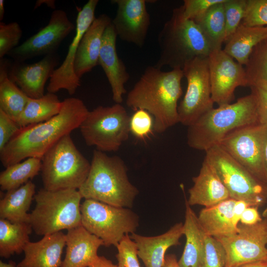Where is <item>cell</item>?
<instances>
[{"label": "cell", "mask_w": 267, "mask_h": 267, "mask_svg": "<svg viewBox=\"0 0 267 267\" xmlns=\"http://www.w3.org/2000/svg\"><path fill=\"white\" fill-rule=\"evenodd\" d=\"M257 123L256 99L251 92L233 103L213 108L188 126L187 144L193 149L206 151L231 132Z\"/></svg>", "instance_id": "4"}, {"label": "cell", "mask_w": 267, "mask_h": 267, "mask_svg": "<svg viewBox=\"0 0 267 267\" xmlns=\"http://www.w3.org/2000/svg\"><path fill=\"white\" fill-rule=\"evenodd\" d=\"M89 112L81 99L65 98L57 115L20 129L0 151L2 165L6 168L30 157L42 159L60 139L79 128Z\"/></svg>", "instance_id": "1"}, {"label": "cell", "mask_w": 267, "mask_h": 267, "mask_svg": "<svg viewBox=\"0 0 267 267\" xmlns=\"http://www.w3.org/2000/svg\"><path fill=\"white\" fill-rule=\"evenodd\" d=\"M46 4L48 7L55 9V0H38L35 4L34 9L38 8L40 6L42 3Z\"/></svg>", "instance_id": "49"}, {"label": "cell", "mask_w": 267, "mask_h": 267, "mask_svg": "<svg viewBox=\"0 0 267 267\" xmlns=\"http://www.w3.org/2000/svg\"><path fill=\"white\" fill-rule=\"evenodd\" d=\"M206 152L205 159L215 170L230 198L259 208L267 204V186L219 144Z\"/></svg>", "instance_id": "10"}, {"label": "cell", "mask_w": 267, "mask_h": 267, "mask_svg": "<svg viewBox=\"0 0 267 267\" xmlns=\"http://www.w3.org/2000/svg\"><path fill=\"white\" fill-rule=\"evenodd\" d=\"M117 6L112 21L117 35L123 41L143 46L150 24L144 0H112Z\"/></svg>", "instance_id": "17"}, {"label": "cell", "mask_w": 267, "mask_h": 267, "mask_svg": "<svg viewBox=\"0 0 267 267\" xmlns=\"http://www.w3.org/2000/svg\"><path fill=\"white\" fill-rule=\"evenodd\" d=\"M265 165H266L267 180V140L266 141L265 148ZM262 216L263 217L265 218H267V204L266 205V206L263 212Z\"/></svg>", "instance_id": "50"}, {"label": "cell", "mask_w": 267, "mask_h": 267, "mask_svg": "<svg viewBox=\"0 0 267 267\" xmlns=\"http://www.w3.org/2000/svg\"><path fill=\"white\" fill-rule=\"evenodd\" d=\"M41 167V159L30 157L6 167L0 174V189L8 191L20 187L38 175Z\"/></svg>", "instance_id": "33"}, {"label": "cell", "mask_w": 267, "mask_h": 267, "mask_svg": "<svg viewBox=\"0 0 267 267\" xmlns=\"http://www.w3.org/2000/svg\"><path fill=\"white\" fill-rule=\"evenodd\" d=\"M130 117L116 103L89 111L79 129L86 144L102 152L116 151L129 138Z\"/></svg>", "instance_id": "9"}, {"label": "cell", "mask_w": 267, "mask_h": 267, "mask_svg": "<svg viewBox=\"0 0 267 267\" xmlns=\"http://www.w3.org/2000/svg\"><path fill=\"white\" fill-rule=\"evenodd\" d=\"M241 24L247 26H267V0H247L246 14Z\"/></svg>", "instance_id": "40"}, {"label": "cell", "mask_w": 267, "mask_h": 267, "mask_svg": "<svg viewBox=\"0 0 267 267\" xmlns=\"http://www.w3.org/2000/svg\"><path fill=\"white\" fill-rule=\"evenodd\" d=\"M232 235L216 238L225 252L224 267L267 260V218L253 225L239 223Z\"/></svg>", "instance_id": "13"}, {"label": "cell", "mask_w": 267, "mask_h": 267, "mask_svg": "<svg viewBox=\"0 0 267 267\" xmlns=\"http://www.w3.org/2000/svg\"><path fill=\"white\" fill-rule=\"evenodd\" d=\"M245 65L249 87L267 85V39L254 48Z\"/></svg>", "instance_id": "34"}, {"label": "cell", "mask_w": 267, "mask_h": 267, "mask_svg": "<svg viewBox=\"0 0 267 267\" xmlns=\"http://www.w3.org/2000/svg\"><path fill=\"white\" fill-rule=\"evenodd\" d=\"M0 267H17L16 263L12 260L8 263H4L0 261Z\"/></svg>", "instance_id": "51"}, {"label": "cell", "mask_w": 267, "mask_h": 267, "mask_svg": "<svg viewBox=\"0 0 267 267\" xmlns=\"http://www.w3.org/2000/svg\"><path fill=\"white\" fill-rule=\"evenodd\" d=\"M22 35V31L17 22H0V59L18 46Z\"/></svg>", "instance_id": "36"}, {"label": "cell", "mask_w": 267, "mask_h": 267, "mask_svg": "<svg viewBox=\"0 0 267 267\" xmlns=\"http://www.w3.org/2000/svg\"><path fill=\"white\" fill-rule=\"evenodd\" d=\"M163 267H180L175 254H167L165 256Z\"/></svg>", "instance_id": "47"}, {"label": "cell", "mask_w": 267, "mask_h": 267, "mask_svg": "<svg viewBox=\"0 0 267 267\" xmlns=\"http://www.w3.org/2000/svg\"><path fill=\"white\" fill-rule=\"evenodd\" d=\"M32 230L29 222H11L0 219V256L7 259L23 252Z\"/></svg>", "instance_id": "31"}, {"label": "cell", "mask_w": 267, "mask_h": 267, "mask_svg": "<svg viewBox=\"0 0 267 267\" xmlns=\"http://www.w3.org/2000/svg\"><path fill=\"white\" fill-rule=\"evenodd\" d=\"M82 198L78 189H40L34 196L35 207L30 213L32 229L44 236L82 225Z\"/></svg>", "instance_id": "6"}, {"label": "cell", "mask_w": 267, "mask_h": 267, "mask_svg": "<svg viewBox=\"0 0 267 267\" xmlns=\"http://www.w3.org/2000/svg\"><path fill=\"white\" fill-rule=\"evenodd\" d=\"M183 235V223L180 222L159 235L146 236L135 232L130 237L135 242L138 258L145 267H163L166 251L172 246L179 245Z\"/></svg>", "instance_id": "20"}, {"label": "cell", "mask_w": 267, "mask_h": 267, "mask_svg": "<svg viewBox=\"0 0 267 267\" xmlns=\"http://www.w3.org/2000/svg\"><path fill=\"white\" fill-rule=\"evenodd\" d=\"M117 37L111 21L103 34L98 65L102 68L110 84L113 100L121 104L127 92L125 85L130 79V74L117 52Z\"/></svg>", "instance_id": "19"}, {"label": "cell", "mask_w": 267, "mask_h": 267, "mask_svg": "<svg viewBox=\"0 0 267 267\" xmlns=\"http://www.w3.org/2000/svg\"><path fill=\"white\" fill-rule=\"evenodd\" d=\"M183 77L180 69L165 72L148 66L128 93L126 104L134 111H148L154 118V131L162 133L179 123L178 102Z\"/></svg>", "instance_id": "2"}, {"label": "cell", "mask_w": 267, "mask_h": 267, "mask_svg": "<svg viewBox=\"0 0 267 267\" xmlns=\"http://www.w3.org/2000/svg\"><path fill=\"white\" fill-rule=\"evenodd\" d=\"M249 206V204L244 201H235L233 209V222L235 226L238 227L243 213Z\"/></svg>", "instance_id": "45"}, {"label": "cell", "mask_w": 267, "mask_h": 267, "mask_svg": "<svg viewBox=\"0 0 267 267\" xmlns=\"http://www.w3.org/2000/svg\"><path fill=\"white\" fill-rule=\"evenodd\" d=\"M182 71L187 88L178 111L179 123L188 127L214 108L208 57L193 59Z\"/></svg>", "instance_id": "12"}, {"label": "cell", "mask_w": 267, "mask_h": 267, "mask_svg": "<svg viewBox=\"0 0 267 267\" xmlns=\"http://www.w3.org/2000/svg\"><path fill=\"white\" fill-rule=\"evenodd\" d=\"M187 201L191 206L209 207L230 198L227 189L214 168L204 159L198 175L192 178Z\"/></svg>", "instance_id": "22"}, {"label": "cell", "mask_w": 267, "mask_h": 267, "mask_svg": "<svg viewBox=\"0 0 267 267\" xmlns=\"http://www.w3.org/2000/svg\"><path fill=\"white\" fill-rule=\"evenodd\" d=\"M81 222L88 231L101 239L104 246H117L124 237L135 232L139 218L131 208L112 206L93 199L81 205Z\"/></svg>", "instance_id": "8"}, {"label": "cell", "mask_w": 267, "mask_h": 267, "mask_svg": "<svg viewBox=\"0 0 267 267\" xmlns=\"http://www.w3.org/2000/svg\"><path fill=\"white\" fill-rule=\"evenodd\" d=\"M62 104L54 93L48 92L38 98L29 97L17 123L22 128L47 121L60 112Z\"/></svg>", "instance_id": "30"}, {"label": "cell", "mask_w": 267, "mask_h": 267, "mask_svg": "<svg viewBox=\"0 0 267 267\" xmlns=\"http://www.w3.org/2000/svg\"><path fill=\"white\" fill-rule=\"evenodd\" d=\"M154 118L148 111L138 109L130 117V133L138 139H144L154 131Z\"/></svg>", "instance_id": "38"}, {"label": "cell", "mask_w": 267, "mask_h": 267, "mask_svg": "<svg viewBox=\"0 0 267 267\" xmlns=\"http://www.w3.org/2000/svg\"><path fill=\"white\" fill-rule=\"evenodd\" d=\"M98 0H89L80 9L76 19L75 36L70 44L66 57L62 64L54 71L46 87L48 92L56 93L66 90L73 95L81 86V79L75 74L74 63L80 41L95 19V11Z\"/></svg>", "instance_id": "16"}, {"label": "cell", "mask_w": 267, "mask_h": 267, "mask_svg": "<svg viewBox=\"0 0 267 267\" xmlns=\"http://www.w3.org/2000/svg\"><path fill=\"white\" fill-rule=\"evenodd\" d=\"M185 205L183 226L186 242L178 263L180 267H202L206 235L186 198Z\"/></svg>", "instance_id": "25"}, {"label": "cell", "mask_w": 267, "mask_h": 267, "mask_svg": "<svg viewBox=\"0 0 267 267\" xmlns=\"http://www.w3.org/2000/svg\"><path fill=\"white\" fill-rule=\"evenodd\" d=\"M235 201L229 198L200 211L198 219L206 235L215 238L227 237L238 232V228L233 222Z\"/></svg>", "instance_id": "26"}, {"label": "cell", "mask_w": 267, "mask_h": 267, "mask_svg": "<svg viewBox=\"0 0 267 267\" xmlns=\"http://www.w3.org/2000/svg\"><path fill=\"white\" fill-rule=\"evenodd\" d=\"M267 140V127L257 123L231 132L218 144L256 178L267 185L265 162Z\"/></svg>", "instance_id": "11"}, {"label": "cell", "mask_w": 267, "mask_h": 267, "mask_svg": "<svg viewBox=\"0 0 267 267\" xmlns=\"http://www.w3.org/2000/svg\"><path fill=\"white\" fill-rule=\"evenodd\" d=\"M10 61L0 59V109L17 122L29 97L8 77Z\"/></svg>", "instance_id": "29"}, {"label": "cell", "mask_w": 267, "mask_h": 267, "mask_svg": "<svg viewBox=\"0 0 267 267\" xmlns=\"http://www.w3.org/2000/svg\"><path fill=\"white\" fill-rule=\"evenodd\" d=\"M57 52L44 56L40 61L27 64L24 62H10L8 75L29 97L38 98L44 95V87L59 62Z\"/></svg>", "instance_id": "18"}, {"label": "cell", "mask_w": 267, "mask_h": 267, "mask_svg": "<svg viewBox=\"0 0 267 267\" xmlns=\"http://www.w3.org/2000/svg\"><path fill=\"white\" fill-rule=\"evenodd\" d=\"M238 267H267V260L248 263Z\"/></svg>", "instance_id": "48"}, {"label": "cell", "mask_w": 267, "mask_h": 267, "mask_svg": "<svg viewBox=\"0 0 267 267\" xmlns=\"http://www.w3.org/2000/svg\"><path fill=\"white\" fill-rule=\"evenodd\" d=\"M66 254L61 267H88L98 257L103 241L82 225L67 230Z\"/></svg>", "instance_id": "21"}, {"label": "cell", "mask_w": 267, "mask_h": 267, "mask_svg": "<svg viewBox=\"0 0 267 267\" xmlns=\"http://www.w3.org/2000/svg\"><path fill=\"white\" fill-rule=\"evenodd\" d=\"M225 252L216 238L206 235L202 267H224Z\"/></svg>", "instance_id": "37"}, {"label": "cell", "mask_w": 267, "mask_h": 267, "mask_svg": "<svg viewBox=\"0 0 267 267\" xmlns=\"http://www.w3.org/2000/svg\"><path fill=\"white\" fill-rule=\"evenodd\" d=\"M35 184L29 180L20 187L6 191L0 201V219L11 222H29V210L36 194Z\"/></svg>", "instance_id": "27"}, {"label": "cell", "mask_w": 267, "mask_h": 267, "mask_svg": "<svg viewBox=\"0 0 267 267\" xmlns=\"http://www.w3.org/2000/svg\"><path fill=\"white\" fill-rule=\"evenodd\" d=\"M250 88L256 99L259 123L267 127V85Z\"/></svg>", "instance_id": "43"}, {"label": "cell", "mask_w": 267, "mask_h": 267, "mask_svg": "<svg viewBox=\"0 0 267 267\" xmlns=\"http://www.w3.org/2000/svg\"><path fill=\"white\" fill-rule=\"evenodd\" d=\"M160 55L154 65L182 70L193 59L208 57L212 48L199 26L185 18L182 6L173 10L158 37Z\"/></svg>", "instance_id": "5"}, {"label": "cell", "mask_w": 267, "mask_h": 267, "mask_svg": "<svg viewBox=\"0 0 267 267\" xmlns=\"http://www.w3.org/2000/svg\"><path fill=\"white\" fill-rule=\"evenodd\" d=\"M20 129L17 122L11 119L0 109V151Z\"/></svg>", "instance_id": "42"}, {"label": "cell", "mask_w": 267, "mask_h": 267, "mask_svg": "<svg viewBox=\"0 0 267 267\" xmlns=\"http://www.w3.org/2000/svg\"><path fill=\"white\" fill-rule=\"evenodd\" d=\"M90 163L76 146L70 134L60 139L42 158L44 188L78 189L86 181Z\"/></svg>", "instance_id": "7"}, {"label": "cell", "mask_w": 267, "mask_h": 267, "mask_svg": "<svg viewBox=\"0 0 267 267\" xmlns=\"http://www.w3.org/2000/svg\"><path fill=\"white\" fill-rule=\"evenodd\" d=\"M75 29L76 25L69 20L65 11L54 10L44 27L12 50L8 55L13 61L24 62L57 52L62 42Z\"/></svg>", "instance_id": "14"}, {"label": "cell", "mask_w": 267, "mask_h": 267, "mask_svg": "<svg viewBox=\"0 0 267 267\" xmlns=\"http://www.w3.org/2000/svg\"><path fill=\"white\" fill-rule=\"evenodd\" d=\"M66 245V234L62 231L46 235L39 241H29L25 246L24 258L17 267H61Z\"/></svg>", "instance_id": "23"}, {"label": "cell", "mask_w": 267, "mask_h": 267, "mask_svg": "<svg viewBox=\"0 0 267 267\" xmlns=\"http://www.w3.org/2000/svg\"><path fill=\"white\" fill-rule=\"evenodd\" d=\"M79 191L85 199L131 208L138 194L128 176V168L118 156L94 150L88 176Z\"/></svg>", "instance_id": "3"}, {"label": "cell", "mask_w": 267, "mask_h": 267, "mask_svg": "<svg viewBox=\"0 0 267 267\" xmlns=\"http://www.w3.org/2000/svg\"><path fill=\"white\" fill-rule=\"evenodd\" d=\"M111 21L107 15L101 14L95 18L83 35L74 63L75 73L79 79L98 65L103 34Z\"/></svg>", "instance_id": "24"}, {"label": "cell", "mask_w": 267, "mask_h": 267, "mask_svg": "<svg viewBox=\"0 0 267 267\" xmlns=\"http://www.w3.org/2000/svg\"><path fill=\"white\" fill-rule=\"evenodd\" d=\"M223 6L225 20V43L239 26L245 17L247 0H226Z\"/></svg>", "instance_id": "35"}, {"label": "cell", "mask_w": 267, "mask_h": 267, "mask_svg": "<svg viewBox=\"0 0 267 267\" xmlns=\"http://www.w3.org/2000/svg\"><path fill=\"white\" fill-rule=\"evenodd\" d=\"M116 248L118 267H141L136 244L129 234L124 237Z\"/></svg>", "instance_id": "39"}, {"label": "cell", "mask_w": 267, "mask_h": 267, "mask_svg": "<svg viewBox=\"0 0 267 267\" xmlns=\"http://www.w3.org/2000/svg\"><path fill=\"white\" fill-rule=\"evenodd\" d=\"M4 14V0H0V21L1 22Z\"/></svg>", "instance_id": "52"}, {"label": "cell", "mask_w": 267, "mask_h": 267, "mask_svg": "<svg viewBox=\"0 0 267 267\" xmlns=\"http://www.w3.org/2000/svg\"><path fill=\"white\" fill-rule=\"evenodd\" d=\"M212 98L219 106L230 104L236 88L248 86L245 69L222 49L208 57Z\"/></svg>", "instance_id": "15"}, {"label": "cell", "mask_w": 267, "mask_h": 267, "mask_svg": "<svg viewBox=\"0 0 267 267\" xmlns=\"http://www.w3.org/2000/svg\"><path fill=\"white\" fill-rule=\"evenodd\" d=\"M225 0H184L182 5L185 18L194 20L204 14L211 6Z\"/></svg>", "instance_id": "41"}, {"label": "cell", "mask_w": 267, "mask_h": 267, "mask_svg": "<svg viewBox=\"0 0 267 267\" xmlns=\"http://www.w3.org/2000/svg\"><path fill=\"white\" fill-rule=\"evenodd\" d=\"M214 4L193 21L200 28L212 49H222L224 43L225 20L223 3Z\"/></svg>", "instance_id": "32"}, {"label": "cell", "mask_w": 267, "mask_h": 267, "mask_svg": "<svg viewBox=\"0 0 267 267\" xmlns=\"http://www.w3.org/2000/svg\"><path fill=\"white\" fill-rule=\"evenodd\" d=\"M258 209L255 207H248L243 213L240 222L245 225H253L261 222L263 219Z\"/></svg>", "instance_id": "44"}, {"label": "cell", "mask_w": 267, "mask_h": 267, "mask_svg": "<svg viewBox=\"0 0 267 267\" xmlns=\"http://www.w3.org/2000/svg\"><path fill=\"white\" fill-rule=\"evenodd\" d=\"M267 39V26L240 24L226 41L223 51L240 64L245 65L254 48Z\"/></svg>", "instance_id": "28"}, {"label": "cell", "mask_w": 267, "mask_h": 267, "mask_svg": "<svg viewBox=\"0 0 267 267\" xmlns=\"http://www.w3.org/2000/svg\"><path fill=\"white\" fill-rule=\"evenodd\" d=\"M88 267H118L111 260L104 256H98L95 261Z\"/></svg>", "instance_id": "46"}]
</instances>
